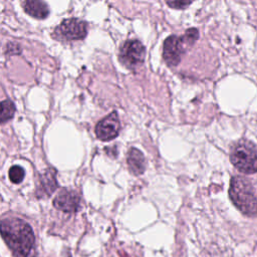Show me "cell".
Returning a JSON list of instances; mask_svg holds the SVG:
<instances>
[{
    "label": "cell",
    "instance_id": "4",
    "mask_svg": "<svg viewBox=\"0 0 257 257\" xmlns=\"http://www.w3.org/2000/svg\"><path fill=\"white\" fill-rule=\"evenodd\" d=\"M230 161L236 169L244 174L257 172V147L248 141H239L230 152Z\"/></svg>",
    "mask_w": 257,
    "mask_h": 257
},
{
    "label": "cell",
    "instance_id": "8",
    "mask_svg": "<svg viewBox=\"0 0 257 257\" xmlns=\"http://www.w3.org/2000/svg\"><path fill=\"white\" fill-rule=\"evenodd\" d=\"M80 204L79 195L72 190L62 189L54 198L53 206L66 213H74Z\"/></svg>",
    "mask_w": 257,
    "mask_h": 257
},
{
    "label": "cell",
    "instance_id": "2",
    "mask_svg": "<svg viewBox=\"0 0 257 257\" xmlns=\"http://www.w3.org/2000/svg\"><path fill=\"white\" fill-rule=\"evenodd\" d=\"M229 196L233 204L246 215L257 214V198L248 180L235 176L231 179Z\"/></svg>",
    "mask_w": 257,
    "mask_h": 257
},
{
    "label": "cell",
    "instance_id": "3",
    "mask_svg": "<svg viewBox=\"0 0 257 257\" xmlns=\"http://www.w3.org/2000/svg\"><path fill=\"white\" fill-rule=\"evenodd\" d=\"M199 32L196 28H190L183 36L171 35L164 42L163 57L166 63L170 66H176L180 63L182 55L185 53L186 48L194 44L198 39Z\"/></svg>",
    "mask_w": 257,
    "mask_h": 257
},
{
    "label": "cell",
    "instance_id": "11",
    "mask_svg": "<svg viewBox=\"0 0 257 257\" xmlns=\"http://www.w3.org/2000/svg\"><path fill=\"white\" fill-rule=\"evenodd\" d=\"M23 7L27 14L37 19H44L49 14V8L42 0H25Z\"/></svg>",
    "mask_w": 257,
    "mask_h": 257
},
{
    "label": "cell",
    "instance_id": "5",
    "mask_svg": "<svg viewBox=\"0 0 257 257\" xmlns=\"http://www.w3.org/2000/svg\"><path fill=\"white\" fill-rule=\"evenodd\" d=\"M119 59L128 68H134L144 62L145 47L139 40H127L119 49Z\"/></svg>",
    "mask_w": 257,
    "mask_h": 257
},
{
    "label": "cell",
    "instance_id": "10",
    "mask_svg": "<svg viewBox=\"0 0 257 257\" xmlns=\"http://www.w3.org/2000/svg\"><path fill=\"white\" fill-rule=\"evenodd\" d=\"M127 165L130 168V171L136 175L139 176L145 172L146 169V160L141 151H139L136 148L130 149L127 153Z\"/></svg>",
    "mask_w": 257,
    "mask_h": 257
},
{
    "label": "cell",
    "instance_id": "13",
    "mask_svg": "<svg viewBox=\"0 0 257 257\" xmlns=\"http://www.w3.org/2000/svg\"><path fill=\"white\" fill-rule=\"evenodd\" d=\"M25 176V172L22 167L20 166H12L9 170V179L14 184H19L23 181Z\"/></svg>",
    "mask_w": 257,
    "mask_h": 257
},
{
    "label": "cell",
    "instance_id": "12",
    "mask_svg": "<svg viewBox=\"0 0 257 257\" xmlns=\"http://www.w3.org/2000/svg\"><path fill=\"white\" fill-rule=\"evenodd\" d=\"M15 112V105L14 103L7 99L0 102V124L8 121L11 119Z\"/></svg>",
    "mask_w": 257,
    "mask_h": 257
},
{
    "label": "cell",
    "instance_id": "6",
    "mask_svg": "<svg viewBox=\"0 0 257 257\" xmlns=\"http://www.w3.org/2000/svg\"><path fill=\"white\" fill-rule=\"evenodd\" d=\"M55 33L65 40H79L85 37L87 33V28L85 22L70 18L63 20L56 28Z\"/></svg>",
    "mask_w": 257,
    "mask_h": 257
},
{
    "label": "cell",
    "instance_id": "9",
    "mask_svg": "<svg viewBox=\"0 0 257 257\" xmlns=\"http://www.w3.org/2000/svg\"><path fill=\"white\" fill-rule=\"evenodd\" d=\"M57 187L58 185L55 178V170L47 169L39 177L36 194L39 198L49 197L56 190Z\"/></svg>",
    "mask_w": 257,
    "mask_h": 257
},
{
    "label": "cell",
    "instance_id": "14",
    "mask_svg": "<svg viewBox=\"0 0 257 257\" xmlns=\"http://www.w3.org/2000/svg\"><path fill=\"white\" fill-rule=\"evenodd\" d=\"M167 4L175 9H183L187 6H189L193 0H166Z\"/></svg>",
    "mask_w": 257,
    "mask_h": 257
},
{
    "label": "cell",
    "instance_id": "1",
    "mask_svg": "<svg viewBox=\"0 0 257 257\" xmlns=\"http://www.w3.org/2000/svg\"><path fill=\"white\" fill-rule=\"evenodd\" d=\"M0 233L14 257H27L34 245L32 228L24 220L10 217L0 221Z\"/></svg>",
    "mask_w": 257,
    "mask_h": 257
},
{
    "label": "cell",
    "instance_id": "7",
    "mask_svg": "<svg viewBox=\"0 0 257 257\" xmlns=\"http://www.w3.org/2000/svg\"><path fill=\"white\" fill-rule=\"evenodd\" d=\"M119 128L120 123L118 115L113 111L97 122L95 126V135L100 141H111L117 137Z\"/></svg>",
    "mask_w": 257,
    "mask_h": 257
}]
</instances>
